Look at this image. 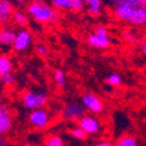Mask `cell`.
I'll return each mask as SVG.
<instances>
[{"label":"cell","mask_w":146,"mask_h":146,"mask_svg":"<svg viewBox=\"0 0 146 146\" xmlns=\"http://www.w3.org/2000/svg\"><path fill=\"white\" fill-rule=\"evenodd\" d=\"M27 13L38 23H57L60 21V14L51 5L43 0H33L27 5Z\"/></svg>","instance_id":"obj_1"},{"label":"cell","mask_w":146,"mask_h":146,"mask_svg":"<svg viewBox=\"0 0 146 146\" xmlns=\"http://www.w3.org/2000/svg\"><path fill=\"white\" fill-rule=\"evenodd\" d=\"M22 106L28 110H35V109L44 108L49 102V95L44 90L38 89H29L23 93L21 98Z\"/></svg>","instance_id":"obj_2"},{"label":"cell","mask_w":146,"mask_h":146,"mask_svg":"<svg viewBox=\"0 0 146 146\" xmlns=\"http://www.w3.org/2000/svg\"><path fill=\"white\" fill-rule=\"evenodd\" d=\"M85 114H86L85 107L82 106L81 102L78 101H71L65 103L60 111L62 118L68 123H78Z\"/></svg>","instance_id":"obj_3"},{"label":"cell","mask_w":146,"mask_h":146,"mask_svg":"<svg viewBox=\"0 0 146 146\" xmlns=\"http://www.w3.org/2000/svg\"><path fill=\"white\" fill-rule=\"evenodd\" d=\"M28 123L35 129L43 130L51 123V114L48 109H45V107L35 109V110H31L28 115Z\"/></svg>","instance_id":"obj_4"},{"label":"cell","mask_w":146,"mask_h":146,"mask_svg":"<svg viewBox=\"0 0 146 146\" xmlns=\"http://www.w3.org/2000/svg\"><path fill=\"white\" fill-rule=\"evenodd\" d=\"M78 125L87 133V136L94 137L102 132V123L94 116V114H85L78 122Z\"/></svg>","instance_id":"obj_5"},{"label":"cell","mask_w":146,"mask_h":146,"mask_svg":"<svg viewBox=\"0 0 146 146\" xmlns=\"http://www.w3.org/2000/svg\"><path fill=\"white\" fill-rule=\"evenodd\" d=\"M81 103L85 107L86 111H89L90 114H101L104 109L103 101L94 93L87 92L81 96Z\"/></svg>","instance_id":"obj_6"},{"label":"cell","mask_w":146,"mask_h":146,"mask_svg":"<svg viewBox=\"0 0 146 146\" xmlns=\"http://www.w3.org/2000/svg\"><path fill=\"white\" fill-rule=\"evenodd\" d=\"M33 44V34L27 28H21L16 31L15 41L13 44V50L15 52H25Z\"/></svg>","instance_id":"obj_7"},{"label":"cell","mask_w":146,"mask_h":146,"mask_svg":"<svg viewBox=\"0 0 146 146\" xmlns=\"http://www.w3.org/2000/svg\"><path fill=\"white\" fill-rule=\"evenodd\" d=\"M13 127V117L9 108L0 102V136L7 135Z\"/></svg>","instance_id":"obj_8"},{"label":"cell","mask_w":146,"mask_h":146,"mask_svg":"<svg viewBox=\"0 0 146 146\" xmlns=\"http://www.w3.org/2000/svg\"><path fill=\"white\" fill-rule=\"evenodd\" d=\"M87 44L94 49L103 50V49L110 48L111 40H110V36L109 35H101V34H98L94 31L87 36Z\"/></svg>","instance_id":"obj_9"},{"label":"cell","mask_w":146,"mask_h":146,"mask_svg":"<svg viewBox=\"0 0 146 146\" xmlns=\"http://www.w3.org/2000/svg\"><path fill=\"white\" fill-rule=\"evenodd\" d=\"M54 8L62 11H72L80 12L85 7V3L82 0H50Z\"/></svg>","instance_id":"obj_10"},{"label":"cell","mask_w":146,"mask_h":146,"mask_svg":"<svg viewBox=\"0 0 146 146\" xmlns=\"http://www.w3.org/2000/svg\"><path fill=\"white\" fill-rule=\"evenodd\" d=\"M16 33L9 27H3L0 29V49L5 52H8L13 49Z\"/></svg>","instance_id":"obj_11"},{"label":"cell","mask_w":146,"mask_h":146,"mask_svg":"<svg viewBox=\"0 0 146 146\" xmlns=\"http://www.w3.org/2000/svg\"><path fill=\"white\" fill-rule=\"evenodd\" d=\"M14 4L12 0H0V25L6 26L12 21Z\"/></svg>","instance_id":"obj_12"},{"label":"cell","mask_w":146,"mask_h":146,"mask_svg":"<svg viewBox=\"0 0 146 146\" xmlns=\"http://www.w3.org/2000/svg\"><path fill=\"white\" fill-rule=\"evenodd\" d=\"M133 9H135L133 6H131L129 3L124 1L117 6H114V15L117 20L127 22L133 13Z\"/></svg>","instance_id":"obj_13"},{"label":"cell","mask_w":146,"mask_h":146,"mask_svg":"<svg viewBox=\"0 0 146 146\" xmlns=\"http://www.w3.org/2000/svg\"><path fill=\"white\" fill-rule=\"evenodd\" d=\"M132 27H143L146 26V6H137L133 9V13L127 21Z\"/></svg>","instance_id":"obj_14"},{"label":"cell","mask_w":146,"mask_h":146,"mask_svg":"<svg viewBox=\"0 0 146 146\" xmlns=\"http://www.w3.org/2000/svg\"><path fill=\"white\" fill-rule=\"evenodd\" d=\"M12 21L15 26L21 27V28H26L29 23V17L28 15L21 11V9H14L13 14H12Z\"/></svg>","instance_id":"obj_15"},{"label":"cell","mask_w":146,"mask_h":146,"mask_svg":"<svg viewBox=\"0 0 146 146\" xmlns=\"http://www.w3.org/2000/svg\"><path fill=\"white\" fill-rule=\"evenodd\" d=\"M13 62L7 54H0V77L12 73Z\"/></svg>","instance_id":"obj_16"},{"label":"cell","mask_w":146,"mask_h":146,"mask_svg":"<svg viewBox=\"0 0 146 146\" xmlns=\"http://www.w3.org/2000/svg\"><path fill=\"white\" fill-rule=\"evenodd\" d=\"M114 146H138V141L132 135H123L117 138Z\"/></svg>","instance_id":"obj_17"},{"label":"cell","mask_w":146,"mask_h":146,"mask_svg":"<svg viewBox=\"0 0 146 146\" xmlns=\"http://www.w3.org/2000/svg\"><path fill=\"white\" fill-rule=\"evenodd\" d=\"M70 136L73 138V139H76L78 141H85L87 139V133L81 129V127L79 125H76V126H73L72 129H70Z\"/></svg>","instance_id":"obj_18"},{"label":"cell","mask_w":146,"mask_h":146,"mask_svg":"<svg viewBox=\"0 0 146 146\" xmlns=\"http://www.w3.org/2000/svg\"><path fill=\"white\" fill-rule=\"evenodd\" d=\"M88 5V13L93 16H98L102 13V1L101 0H90V3Z\"/></svg>","instance_id":"obj_19"},{"label":"cell","mask_w":146,"mask_h":146,"mask_svg":"<svg viewBox=\"0 0 146 146\" xmlns=\"http://www.w3.org/2000/svg\"><path fill=\"white\" fill-rule=\"evenodd\" d=\"M53 79H54V82L56 85L60 88H65L66 85H67V79H66V76L63 70H56L53 72Z\"/></svg>","instance_id":"obj_20"},{"label":"cell","mask_w":146,"mask_h":146,"mask_svg":"<svg viewBox=\"0 0 146 146\" xmlns=\"http://www.w3.org/2000/svg\"><path fill=\"white\" fill-rule=\"evenodd\" d=\"M122 36H123V38L129 43H137L140 41V35L135 30L126 29L122 33Z\"/></svg>","instance_id":"obj_21"},{"label":"cell","mask_w":146,"mask_h":146,"mask_svg":"<svg viewBox=\"0 0 146 146\" xmlns=\"http://www.w3.org/2000/svg\"><path fill=\"white\" fill-rule=\"evenodd\" d=\"M43 146H65L64 139L58 135H51L46 138Z\"/></svg>","instance_id":"obj_22"},{"label":"cell","mask_w":146,"mask_h":146,"mask_svg":"<svg viewBox=\"0 0 146 146\" xmlns=\"http://www.w3.org/2000/svg\"><path fill=\"white\" fill-rule=\"evenodd\" d=\"M106 81H107V84L109 86H111V87H118V86L122 85L123 79H122V76L121 74L113 72V73H110V74H108Z\"/></svg>","instance_id":"obj_23"},{"label":"cell","mask_w":146,"mask_h":146,"mask_svg":"<svg viewBox=\"0 0 146 146\" xmlns=\"http://www.w3.org/2000/svg\"><path fill=\"white\" fill-rule=\"evenodd\" d=\"M35 52L37 53L40 57H46L48 54H49V52H50V50H49V48H48L46 44H44V43H37V44L35 45Z\"/></svg>","instance_id":"obj_24"},{"label":"cell","mask_w":146,"mask_h":146,"mask_svg":"<svg viewBox=\"0 0 146 146\" xmlns=\"http://www.w3.org/2000/svg\"><path fill=\"white\" fill-rule=\"evenodd\" d=\"M15 81H16V78L13 74V72L0 77V82H1L3 85H5V86H13L15 84Z\"/></svg>","instance_id":"obj_25"},{"label":"cell","mask_w":146,"mask_h":146,"mask_svg":"<svg viewBox=\"0 0 146 146\" xmlns=\"http://www.w3.org/2000/svg\"><path fill=\"white\" fill-rule=\"evenodd\" d=\"M125 1L129 3L133 7H137V6H146V0H125Z\"/></svg>","instance_id":"obj_26"},{"label":"cell","mask_w":146,"mask_h":146,"mask_svg":"<svg viewBox=\"0 0 146 146\" xmlns=\"http://www.w3.org/2000/svg\"><path fill=\"white\" fill-rule=\"evenodd\" d=\"M93 146H114V144L111 141H109V140H101V141L96 143Z\"/></svg>","instance_id":"obj_27"},{"label":"cell","mask_w":146,"mask_h":146,"mask_svg":"<svg viewBox=\"0 0 146 146\" xmlns=\"http://www.w3.org/2000/svg\"><path fill=\"white\" fill-rule=\"evenodd\" d=\"M26 1H27V0H12V3H13L14 5H16L17 7L25 6V5H26Z\"/></svg>","instance_id":"obj_28"},{"label":"cell","mask_w":146,"mask_h":146,"mask_svg":"<svg viewBox=\"0 0 146 146\" xmlns=\"http://www.w3.org/2000/svg\"><path fill=\"white\" fill-rule=\"evenodd\" d=\"M8 140L5 136H0V146H8Z\"/></svg>","instance_id":"obj_29"},{"label":"cell","mask_w":146,"mask_h":146,"mask_svg":"<svg viewBox=\"0 0 146 146\" xmlns=\"http://www.w3.org/2000/svg\"><path fill=\"white\" fill-rule=\"evenodd\" d=\"M140 49H141V52H143V54L146 57V41H144L141 44H140Z\"/></svg>","instance_id":"obj_30"},{"label":"cell","mask_w":146,"mask_h":146,"mask_svg":"<svg viewBox=\"0 0 146 146\" xmlns=\"http://www.w3.org/2000/svg\"><path fill=\"white\" fill-rule=\"evenodd\" d=\"M111 1H113V5H114V6H117V5L122 4V3H124L125 0H111Z\"/></svg>","instance_id":"obj_31"},{"label":"cell","mask_w":146,"mask_h":146,"mask_svg":"<svg viewBox=\"0 0 146 146\" xmlns=\"http://www.w3.org/2000/svg\"><path fill=\"white\" fill-rule=\"evenodd\" d=\"M82 1H84L85 4H89V3H90V0H82Z\"/></svg>","instance_id":"obj_32"},{"label":"cell","mask_w":146,"mask_h":146,"mask_svg":"<svg viewBox=\"0 0 146 146\" xmlns=\"http://www.w3.org/2000/svg\"><path fill=\"white\" fill-rule=\"evenodd\" d=\"M85 146H92V145H85Z\"/></svg>","instance_id":"obj_33"},{"label":"cell","mask_w":146,"mask_h":146,"mask_svg":"<svg viewBox=\"0 0 146 146\" xmlns=\"http://www.w3.org/2000/svg\"><path fill=\"white\" fill-rule=\"evenodd\" d=\"M145 117H146V110H145Z\"/></svg>","instance_id":"obj_34"}]
</instances>
